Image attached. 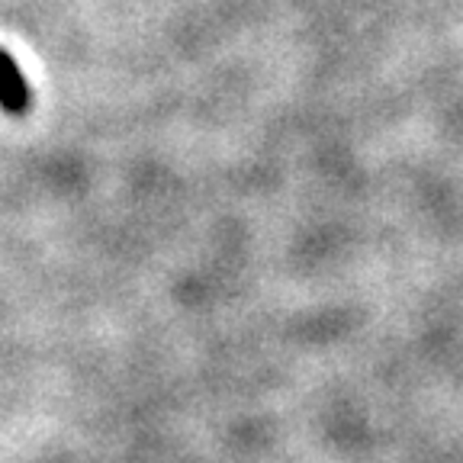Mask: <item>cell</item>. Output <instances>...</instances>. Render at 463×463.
I'll list each match as a JSON object with an SVG mask.
<instances>
[{
	"instance_id": "6da1fadb",
	"label": "cell",
	"mask_w": 463,
	"mask_h": 463,
	"mask_svg": "<svg viewBox=\"0 0 463 463\" xmlns=\"http://www.w3.org/2000/svg\"><path fill=\"white\" fill-rule=\"evenodd\" d=\"M0 100H4V109H7L10 116L26 113L29 100H33L26 78H23V71L16 68V58L10 55V52H4V87H0Z\"/></svg>"
}]
</instances>
